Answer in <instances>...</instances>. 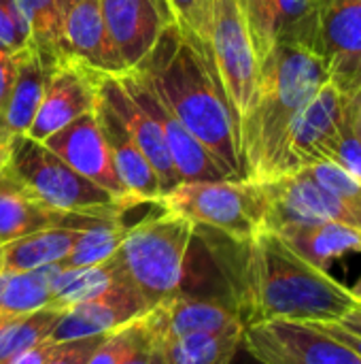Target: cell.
<instances>
[{"label": "cell", "mask_w": 361, "mask_h": 364, "mask_svg": "<svg viewBox=\"0 0 361 364\" xmlns=\"http://www.w3.org/2000/svg\"><path fill=\"white\" fill-rule=\"evenodd\" d=\"M211 55L238 122L249 109L260 77V62L238 0H215Z\"/></svg>", "instance_id": "obj_8"}, {"label": "cell", "mask_w": 361, "mask_h": 364, "mask_svg": "<svg viewBox=\"0 0 361 364\" xmlns=\"http://www.w3.org/2000/svg\"><path fill=\"white\" fill-rule=\"evenodd\" d=\"M338 324H343L345 328H349V331H353V333H357L361 337V303L349 314V316H345Z\"/></svg>", "instance_id": "obj_42"}, {"label": "cell", "mask_w": 361, "mask_h": 364, "mask_svg": "<svg viewBox=\"0 0 361 364\" xmlns=\"http://www.w3.org/2000/svg\"><path fill=\"white\" fill-rule=\"evenodd\" d=\"M149 311L151 307L145 303V299L128 282H123L96 299L83 301L62 311L49 339L53 343H64L96 335H109L143 318Z\"/></svg>", "instance_id": "obj_15"}, {"label": "cell", "mask_w": 361, "mask_h": 364, "mask_svg": "<svg viewBox=\"0 0 361 364\" xmlns=\"http://www.w3.org/2000/svg\"><path fill=\"white\" fill-rule=\"evenodd\" d=\"M345 111H347V115H349V119H351V124H353L361 141V92H357L351 98H345Z\"/></svg>", "instance_id": "obj_41"}, {"label": "cell", "mask_w": 361, "mask_h": 364, "mask_svg": "<svg viewBox=\"0 0 361 364\" xmlns=\"http://www.w3.org/2000/svg\"><path fill=\"white\" fill-rule=\"evenodd\" d=\"M145 320L160 341H170L196 333H217L243 322L232 299H187L181 296V292L145 314Z\"/></svg>", "instance_id": "obj_19"}, {"label": "cell", "mask_w": 361, "mask_h": 364, "mask_svg": "<svg viewBox=\"0 0 361 364\" xmlns=\"http://www.w3.org/2000/svg\"><path fill=\"white\" fill-rule=\"evenodd\" d=\"M345 122V98L328 79L296 115L287 141L281 175L313 166L330 158ZM279 175V177H281Z\"/></svg>", "instance_id": "obj_10"}, {"label": "cell", "mask_w": 361, "mask_h": 364, "mask_svg": "<svg viewBox=\"0 0 361 364\" xmlns=\"http://www.w3.org/2000/svg\"><path fill=\"white\" fill-rule=\"evenodd\" d=\"M15 70H17V53L11 55V53H4L0 49V105L13 83V77H15Z\"/></svg>", "instance_id": "obj_39"}, {"label": "cell", "mask_w": 361, "mask_h": 364, "mask_svg": "<svg viewBox=\"0 0 361 364\" xmlns=\"http://www.w3.org/2000/svg\"><path fill=\"white\" fill-rule=\"evenodd\" d=\"M6 171L40 203L66 213L121 218L130 209V205L70 168L47 145L26 134L11 139Z\"/></svg>", "instance_id": "obj_5"}, {"label": "cell", "mask_w": 361, "mask_h": 364, "mask_svg": "<svg viewBox=\"0 0 361 364\" xmlns=\"http://www.w3.org/2000/svg\"><path fill=\"white\" fill-rule=\"evenodd\" d=\"M32 47L28 23L15 0H0V49L4 53H19Z\"/></svg>", "instance_id": "obj_34"}, {"label": "cell", "mask_w": 361, "mask_h": 364, "mask_svg": "<svg viewBox=\"0 0 361 364\" xmlns=\"http://www.w3.org/2000/svg\"><path fill=\"white\" fill-rule=\"evenodd\" d=\"M64 55L100 75L128 73L119 51L115 49L100 0H72L64 11Z\"/></svg>", "instance_id": "obj_16"}, {"label": "cell", "mask_w": 361, "mask_h": 364, "mask_svg": "<svg viewBox=\"0 0 361 364\" xmlns=\"http://www.w3.org/2000/svg\"><path fill=\"white\" fill-rule=\"evenodd\" d=\"M157 205L234 241H249L264 228L266 198L262 186L249 179L179 183Z\"/></svg>", "instance_id": "obj_6"}, {"label": "cell", "mask_w": 361, "mask_h": 364, "mask_svg": "<svg viewBox=\"0 0 361 364\" xmlns=\"http://www.w3.org/2000/svg\"><path fill=\"white\" fill-rule=\"evenodd\" d=\"M228 243L219 264L245 326L270 320L332 324L360 305L351 288L300 258L270 230L249 241L228 237Z\"/></svg>", "instance_id": "obj_1"}, {"label": "cell", "mask_w": 361, "mask_h": 364, "mask_svg": "<svg viewBox=\"0 0 361 364\" xmlns=\"http://www.w3.org/2000/svg\"><path fill=\"white\" fill-rule=\"evenodd\" d=\"M177 23L198 45L211 51V26L215 0H168Z\"/></svg>", "instance_id": "obj_33"}, {"label": "cell", "mask_w": 361, "mask_h": 364, "mask_svg": "<svg viewBox=\"0 0 361 364\" xmlns=\"http://www.w3.org/2000/svg\"><path fill=\"white\" fill-rule=\"evenodd\" d=\"M106 335H96V337H85V339H74V341H64L55 346V352L49 356L47 364H87L96 348Z\"/></svg>", "instance_id": "obj_36"}, {"label": "cell", "mask_w": 361, "mask_h": 364, "mask_svg": "<svg viewBox=\"0 0 361 364\" xmlns=\"http://www.w3.org/2000/svg\"><path fill=\"white\" fill-rule=\"evenodd\" d=\"M49 75L51 70L43 66L32 47L17 53V70L13 83L0 105V132L11 139L28 134L43 102Z\"/></svg>", "instance_id": "obj_21"}, {"label": "cell", "mask_w": 361, "mask_h": 364, "mask_svg": "<svg viewBox=\"0 0 361 364\" xmlns=\"http://www.w3.org/2000/svg\"><path fill=\"white\" fill-rule=\"evenodd\" d=\"M96 113L100 119L102 134L109 143L115 171L126 192L136 203H157L162 198L160 179L140 147L136 145V141L132 139V134L128 132V128L123 126V122L102 100Z\"/></svg>", "instance_id": "obj_20"}, {"label": "cell", "mask_w": 361, "mask_h": 364, "mask_svg": "<svg viewBox=\"0 0 361 364\" xmlns=\"http://www.w3.org/2000/svg\"><path fill=\"white\" fill-rule=\"evenodd\" d=\"M328 81L319 53L274 45L260 64L249 109L238 119V149L245 179L268 181L281 175L289 128L306 100Z\"/></svg>", "instance_id": "obj_3"}, {"label": "cell", "mask_w": 361, "mask_h": 364, "mask_svg": "<svg viewBox=\"0 0 361 364\" xmlns=\"http://www.w3.org/2000/svg\"><path fill=\"white\" fill-rule=\"evenodd\" d=\"M196 224L166 211L128 226L113 260L126 282L153 309L181 292Z\"/></svg>", "instance_id": "obj_4"}, {"label": "cell", "mask_w": 361, "mask_h": 364, "mask_svg": "<svg viewBox=\"0 0 361 364\" xmlns=\"http://www.w3.org/2000/svg\"><path fill=\"white\" fill-rule=\"evenodd\" d=\"M6 160H9V149H0V173L6 166Z\"/></svg>", "instance_id": "obj_44"}, {"label": "cell", "mask_w": 361, "mask_h": 364, "mask_svg": "<svg viewBox=\"0 0 361 364\" xmlns=\"http://www.w3.org/2000/svg\"><path fill=\"white\" fill-rule=\"evenodd\" d=\"M245 15L251 43L262 64L274 49V26H277V0H238Z\"/></svg>", "instance_id": "obj_31"}, {"label": "cell", "mask_w": 361, "mask_h": 364, "mask_svg": "<svg viewBox=\"0 0 361 364\" xmlns=\"http://www.w3.org/2000/svg\"><path fill=\"white\" fill-rule=\"evenodd\" d=\"M232 364H262V363H257L245 348H240L238 350V354L234 356V360H232Z\"/></svg>", "instance_id": "obj_43"}, {"label": "cell", "mask_w": 361, "mask_h": 364, "mask_svg": "<svg viewBox=\"0 0 361 364\" xmlns=\"http://www.w3.org/2000/svg\"><path fill=\"white\" fill-rule=\"evenodd\" d=\"M96 215L66 213L32 196L4 166L0 173V245L47 228H79L96 224Z\"/></svg>", "instance_id": "obj_17"}, {"label": "cell", "mask_w": 361, "mask_h": 364, "mask_svg": "<svg viewBox=\"0 0 361 364\" xmlns=\"http://www.w3.org/2000/svg\"><path fill=\"white\" fill-rule=\"evenodd\" d=\"M270 232L279 235L300 258L328 273L334 260H340L349 254H361L360 230L338 222L326 220V222L287 224Z\"/></svg>", "instance_id": "obj_22"}, {"label": "cell", "mask_w": 361, "mask_h": 364, "mask_svg": "<svg viewBox=\"0 0 361 364\" xmlns=\"http://www.w3.org/2000/svg\"><path fill=\"white\" fill-rule=\"evenodd\" d=\"M9 145H11V136L0 132V149H9Z\"/></svg>", "instance_id": "obj_45"}, {"label": "cell", "mask_w": 361, "mask_h": 364, "mask_svg": "<svg viewBox=\"0 0 361 364\" xmlns=\"http://www.w3.org/2000/svg\"><path fill=\"white\" fill-rule=\"evenodd\" d=\"M126 277L121 275L115 260H106L94 267H79V269H62L55 273L51 282V301L49 307L66 311L72 305L83 301L96 299L117 284H123Z\"/></svg>", "instance_id": "obj_26"}, {"label": "cell", "mask_w": 361, "mask_h": 364, "mask_svg": "<svg viewBox=\"0 0 361 364\" xmlns=\"http://www.w3.org/2000/svg\"><path fill=\"white\" fill-rule=\"evenodd\" d=\"M351 292H353V296L357 299L361 303V277H360V282L355 284V286H351Z\"/></svg>", "instance_id": "obj_46"}, {"label": "cell", "mask_w": 361, "mask_h": 364, "mask_svg": "<svg viewBox=\"0 0 361 364\" xmlns=\"http://www.w3.org/2000/svg\"><path fill=\"white\" fill-rule=\"evenodd\" d=\"M121 364H166V360H164V350H162V341L149 328V333L145 335V339L128 354V358Z\"/></svg>", "instance_id": "obj_37"}, {"label": "cell", "mask_w": 361, "mask_h": 364, "mask_svg": "<svg viewBox=\"0 0 361 364\" xmlns=\"http://www.w3.org/2000/svg\"><path fill=\"white\" fill-rule=\"evenodd\" d=\"M57 271L60 264H49L36 271L0 269V324L49 307L51 282Z\"/></svg>", "instance_id": "obj_24"}, {"label": "cell", "mask_w": 361, "mask_h": 364, "mask_svg": "<svg viewBox=\"0 0 361 364\" xmlns=\"http://www.w3.org/2000/svg\"><path fill=\"white\" fill-rule=\"evenodd\" d=\"M79 228H47L0 245L2 271H36L60 264L72 250Z\"/></svg>", "instance_id": "obj_23"}, {"label": "cell", "mask_w": 361, "mask_h": 364, "mask_svg": "<svg viewBox=\"0 0 361 364\" xmlns=\"http://www.w3.org/2000/svg\"><path fill=\"white\" fill-rule=\"evenodd\" d=\"M55 346L57 343H53L51 339H45V341H40V343L19 352L17 356L9 358L6 363L2 364H47L49 356L55 352Z\"/></svg>", "instance_id": "obj_38"}, {"label": "cell", "mask_w": 361, "mask_h": 364, "mask_svg": "<svg viewBox=\"0 0 361 364\" xmlns=\"http://www.w3.org/2000/svg\"><path fill=\"white\" fill-rule=\"evenodd\" d=\"M62 311L53 307L38 309L30 316L13 318L0 324V364L17 356L19 352L49 339Z\"/></svg>", "instance_id": "obj_30"}, {"label": "cell", "mask_w": 361, "mask_h": 364, "mask_svg": "<svg viewBox=\"0 0 361 364\" xmlns=\"http://www.w3.org/2000/svg\"><path fill=\"white\" fill-rule=\"evenodd\" d=\"M328 160L336 162L340 168H345L349 175H353L355 179L361 181V141L347 111H345V122H343L340 134H338Z\"/></svg>", "instance_id": "obj_35"}, {"label": "cell", "mask_w": 361, "mask_h": 364, "mask_svg": "<svg viewBox=\"0 0 361 364\" xmlns=\"http://www.w3.org/2000/svg\"><path fill=\"white\" fill-rule=\"evenodd\" d=\"M100 73H94L72 60L60 62L47 81L43 102L26 136L45 141L72 124L81 115L94 113L100 107Z\"/></svg>", "instance_id": "obj_11"}, {"label": "cell", "mask_w": 361, "mask_h": 364, "mask_svg": "<svg viewBox=\"0 0 361 364\" xmlns=\"http://www.w3.org/2000/svg\"><path fill=\"white\" fill-rule=\"evenodd\" d=\"M243 348L262 364H361V356L319 324L270 320L247 324Z\"/></svg>", "instance_id": "obj_7"}, {"label": "cell", "mask_w": 361, "mask_h": 364, "mask_svg": "<svg viewBox=\"0 0 361 364\" xmlns=\"http://www.w3.org/2000/svg\"><path fill=\"white\" fill-rule=\"evenodd\" d=\"M43 145H47L70 168H74L85 179L94 181L98 188L106 190L117 200H121L130 207L140 205L126 192V188L115 171L113 156H111L109 143L102 134L100 119H98L96 111L81 115L72 124L64 126L60 132L47 136L43 141Z\"/></svg>", "instance_id": "obj_12"}, {"label": "cell", "mask_w": 361, "mask_h": 364, "mask_svg": "<svg viewBox=\"0 0 361 364\" xmlns=\"http://www.w3.org/2000/svg\"><path fill=\"white\" fill-rule=\"evenodd\" d=\"M30 30L32 49L47 70H53L64 55V11L57 0H15Z\"/></svg>", "instance_id": "obj_27"}, {"label": "cell", "mask_w": 361, "mask_h": 364, "mask_svg": "<svg viewBox=\"0 0 361 364\" xmlns=\"http://www.w3.org/2000/svg\"><path fill=\"white\" fill-rule=\"evenodd\" d=\"M57 2H60V6H62V11H66V9H68V4H70L72 0H57Z\"/></svg>", "instance_id": "obj_47"}, {"label": "cell", "mask_w": 361, "mask_h": 364, "mask_svg": "<svg viewBox=\"0 0 361 364\" xmlns=\"http://www.w3.org/2000/svg\"><path fill=\"white\" fill-rule=\"evenodd\" d=\"M100 100L115 111V115L123 122V126L128 128V132L132 134V139L136 141V145L153 166L160 179L162 196L172 192L181 183V179L172 164L170 151L166 147L157 122L130 96V92L113 75L100 77Z\"/></svg>", "instance_id": "obj_18"}, {"label": "cell", "mask_w": 361, "mask_h": 364, "mask_svg": "<svg viewBox=\"0 0 361 364\" xmlns=\"http://www.w3.org/2000/svg\"><path fill=\"white\" fill-rule=\"evenodd\" d=\"M128 226H123L121 218H104L96 224L81 230L70 254L60 262L62 269H79L94 267L111 260L126 235Z\"/></svg>", "instance_id": "obj_29"}, {"label": "cell", "mask_w": 361, "mask_h": 364, "mask_svg": "<svg viewBox=\"0 0 361 364\" xmlns=\"http://www.w3.org/2000/svg\"><path fill=\"white\" fill-rule=\"evenodd\" d=\"M326 333H330L334 339H338L340 343H345V346H349L351 350H355L357 354L361 356V337L357 333H353V331H349V328H345L343 324H338V322H332V324H319Z\"/></svg>", "instance_id": "obj_40"}, {"label": "cell", "mask_w": 361, "mask_h": 364, "mask_svg": "<svg viewBox=\"0 0 361 364\" xmlns=\"http://www.w3.org/2000/svg\"><path fill=\"white\" fill-rule=\"evenodd\" d=\"M328 79L351 98L361 92V0H330L321 19L319 51Z\"/></svg>", "instance_id": "obj_14"}, {"label": "cell", "mask_w": 361, "mask_h": 364, "mask_svg": "<svg viewBox=\"0 0 361 364\" xmlns=\"http://www.w3.org/2000/svg\"><path fill=\"white\" fill-rule=\"evenodd\" d=\"M134 70L147 79L230 179H245L238 122L209 49L198 45L179 23H172Z\"/></svg>", "instance_id": "obj_2"}, {"label": "cell", "mask_w": 361, "mask_h": 364, "mask_svg": "<svg viewBox=\"0 0 361 364\" xmlns=\"http://www.w3.org/2000/svg\"><path fill=\"white\" fill-rule=\"evenodd\" d=\"M245 324H232L217 333H196L162 341L166 364H232L243 348Z\"/></svg>", "instance_id": "obj_25"}, {"label": "cell", "mask_w": 361, "mask_h": 364, "mask_svg": "<svg viewBox=\"0 0 361 364\" xmlns=\"http://www.w3.org/2000/svg\"><path fill=\"white\" fill-rule=\"evenodd\" d=\"M330 0H277V45L319 51L321 19Z\"/></svg>", "instance_id": "obj_28"}, {"label": "cell", "mask_w": 361, "mask_h": 364, "mask_svg": "<svg viewBox=\"0 0 361 364\" xmlns=\"http://www.w3.org/2000/svg\"><path fill=\"white\" fill-rule=\"evenodd\" d=\"M109 36L128 70H134L160 36L177 23L168 0H100Z\"/></svg>", "instance_id": "obj_13"}, {"label": "cell", "mask_w": 361, "mask_h": 364, "mask_svg": "<svg viewBox=\"0 0 361 364\" xmlns=\"http://www.w3.org/2000/svg\"><path fill=\"white\" fill-rule=\"evenodd\" d=\"M149 333V326L145 322V316L109 333L100 346L96 348V352L91 354L87 364H121L128 354L145 339V335Z\"/></svg>", "instance_id": "obj_32"}, {"label": "cell", "mask_w": 361, "mask_h": 364, "mask_svg": "<svg viewBox=\"0 0 361 364\" xmlns=\"http://www.w3.org/2000/svg\"><path fill=\"white\" fill-rule=\"evenodd\" d=\"M115 77L130 92V96L157 122L181 183L230 179L226 171L217 164V160L211 156V151L181 124V119L155 94V90L147 83L143 75H138L136 70H128Z\"/></svg>", "instance_id": "obj_9"}]
</instances>
